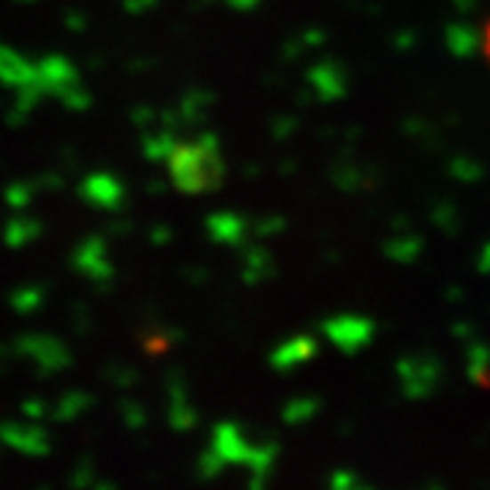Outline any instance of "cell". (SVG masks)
I'll list each match as a JSON object with an SVG mask.
<instances>
[{"instance_id": "1", "label": "cell", "mask_w": 490, "mask_h": 490, "mask_svg": "<svg viewBox=\"0 0 490 490\" xmlns=\"http://www.w3.org/2000/svg\"><path fill=\"white\" fill-rule=\"evenodd\" d=\"M36 84L44 96L60 99L68 109H87L91 96L82 87L74 63L63 55H47L36 63Z\"/></svg>"}, {"instance_id": "2", "label": "cell", "mask_w": 490, "mask_h": 490, "mask_svg": "<svg viewBox=\"0 0 490 490\" xmlns=\"http://www.w3.org/2000/svg\"><path fill=\"white\" fill-rule=\"evenodd\" d=\"M210 169H213V161H207L197 148H174L169 153V172L181 191L207 189V183L213 181Z\"/></svg>"}, {"instance_id": "3", "label": "cell", "mask_w": 490, "mask_h": 490, "mask_svg": "<svg viewBox=\"0 0 490 490\" xmlns=\"http://www.w3.org/2000/svg\"><path fill=\"white\" fill-rule=\"evenodd\" d=\"M79 197L91 205V207H120L123 205V197H125V189L117 177L107 174V172H96L91 177H84V183L79 186Z\"/></svg>"}, {"instance_id": "4", "label": "cell", "mask_w": 490, "mask_h": 490, "mask_svg": "<svg viewBox=\"0 0 490 490\" xmlns=\"http://www.w3.org/2000/svg\"><path fill=\"white\" fill-rule=\"evenodd\" d=\"M0 82L14 87V91L33 87L36 84V63L25 60L20 52L9 50L6 44H0Z\"/></svg>"}, {"instance_id": "5", "label": "cell", "mask_w": 490, "mask_h": 490, "mask_svg": "<svg viewBox=\"0 0 490 490\" xmlns=\"http://www.w3.org/2000/svg\"><path fill=\"white\" fill-rule=\"evenodd\" d=\"M6 197H9V202H12L14 207H25V205L30 202V197H33V189H30V186H12Z\"/></svg>"}, {"instance_id": "6", "label": "cell", "mask_w": 490, "mask_h": 490, "mask_svg": "<svg viewBox=\"0 0 490 490\" xmlns=\"http://www.w3.org/2000/svg\"><path fill=\"white\" fill-rule=\"evenodd\" d=\"M485 58H487V63H490V25H487V30H485Z\"/></svg>"}]
</instances>
